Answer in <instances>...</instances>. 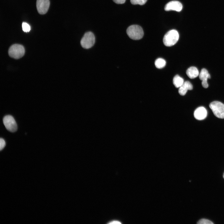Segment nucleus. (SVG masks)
<instances>
[{
  "instance_id": "nucleus-1",
  "label": "nucleus",
  "mask_w": 224,
  "mask_h": 224,
  "mask_svg": "<svg viewBox=\"0 0 224 224\" xmlns=\"http://www.w3.org/2000/svg\"><path fill=\"white\" fill-rule=\"evenodd\" d=\"M126 32L129 37L133 40L141 39L144 35L142 28L138 25L130 26L127 28Z\"/></svg>"
},
{
  "instance_id": "nucleus-2",
  "label": "nucleus",
  "mask_w": 224,
  "mask_h": 224,
  "mask_svg": "<svg viewBox=\"0 0 224 224\" xmlns=\"http://www.w3.org/2000/svg\"><path fill=\"white\" fill-rule=\"evenodd\" d=\"M179 39V34L178 31L175 30H171L168 31L164 35L163 42L166 46H171L175 44Z\"/></svg>"
},
{
  "instance_id": "nucleus-3",
  "label": "nucleus",
  "mask_w": 224,
  "mask_h": 224,
  "mask_svg": "<svg viewBox=\"0 0 224 224\" xmlns=\"http://www.w3.org/2000/svg\"><path fill=\"white\" fill-rule=\"evenodd\" d=\"M25 52L24 47L21 45L18 44L12 45L8 50L9 56L15 59H19L23 57Z\"/></svg>"
},
{
  "instance_id": "nucleus-4",
  "label": "nucleus",
  "mask_w": 224,
  "mask_h": 224,
  "mask_svg": "<svg viewBox=\"0 0 224 224\" xmlns=\"http://www.w3.org/2000/svg\"><path fill=\"white\" fill-rule=\"evenodd\" d=\"M95 37L93 33L89 31L86 33L80 41L81 46L85 49L92 47L95 43Z\"/></svg>"
},
{
  "instance_id": "nucleus-5",
  "label": "nucleus",
  "mask_w": 224,
  "mask_h": 224,
  "mask_svg": "<svg viewBox=\"0 0 224 224\" xmlns=\"http://www.w3.org/2000/svg\"><path fill=\"white\" fill-rule=\"evenodd\" d=\"M209 107L214 115L220 119H224V104L218 101H214L209 105Z\"/></svg>"
},
{
  "instance_id": "nucleus-6",
  "label": "nucleus",
  "mask_w": 224,
  "mask_h": 224,
  "mask_svg": "<svg viewBox=\"0 0 224 224\" xmlns=\"http://www.w3.org/2000/svg\"><path fill=\"white\" fill-rule=\"evenodd\" d=\"M3 123L6 128L11 132H14L17 130V125L14 118L11 115H7L3 118Z\"/></svg>"
},
{
  "instance_id": "nucleus-7",
  "label": "nucleus",
  "mask_w": 224,
  "mask_h": 224,
  "mask_svg": "<svg viewBox=\"0 0 224 224\" xmlns=\"http://www.w3.org/2000/svg\"><path fill=\"white\" fill-rule=\"evenodd\" d=\"M50 5L49 0H37L36 7L38 12L41 14H45Z\"/></svg>"
},
{
  "instance_id": "nucleus-8",
  "label": "nucleus",
  "mask_w": 224,
  "mask_h": 224,
  "mask_svg": "<svg viewBox=\"0 0 224 224\" xmlns=\"http://www.w3.org/2000/svg\"><path fill=\"white\" fill-rule=\"evenodd\" d=\"M182 5L179 1H173L168 2L165 6L164 9L166 11H175L180 12L182 8Z\"/></svg>"
},
{
  "instance_id": "nucleus-9",
  "label": "nucleus",
  "mask_w": 224,
  "mask_h": 224,
  "mask_svg": "<svg viewBox=\"0 0 224 224\" xmlns=\"http://www.w3.org/2000/svg\"><path fill=\"white\" fill-rule=\"evenodd\" d=\"M207 112L206 109L203 107H199L197 108L194 113L196 119L201 120L205 119L207 116Z\"/></svg>"
},
{
  "instance_id": "nucleus-10",
  "label": "nucleus",
  "mask_w": 224,
  "mask_h": 224,
  "mask_svg": "<svg viewBox=\"0 0 224 224\" xmlns=\"http://www.w3.org/2000/svg\"><path fill=\"white\" fill-rule=\"evenodd\" d=\"M193 89V86L191 83L188 81L184 82L182 85L180 87L179 93L181 96L184 95L188 90Z\"/></svg>"
},
{
  "instance_id": "nucleus-11",
  "label": "nucleus",
  "mask_w": 224,
  "mask_h": 224,
  "mask_svg": "<svg viewBox=\"0 0 224 224\" xmlns=\"http://www.w3.org/2000/svg\"><path fill=\"white\" fill-rule=\"evenodd\" d=\"M186 73L191 79L195 78L199 75L198 69L195 67H191L188 68L186 70Z\"/></svg>"
},
{
  "instance_id": "nucleus-12",
  "label": "nucleus",
  "mask_w": 224,
  "mask_h": 224,
  "mask_svg": "<svg viewBox=\"0 0 224 224\" xmlns=\"http://www.w3.org/2000/svg\"><path fill=\"white\" fill-rule=\"evenodd\" d=\"M199 78L202 81H207L208 79L210 78V75L207 70L203 68L199 74Z\"/></svg>"
},
{
  "instance_id": "nucleus-13",
  "label": "nucleus",
  "mask_w": 224,
  "mask_h": 224,
  "mask_svg": "<svg viewBox=\"0 0 224 224\" xmlns=\"http://www.w3.org/2000/svg\"><path fill=\"white\" fill-rule=\"evenodd\" d=\"M173 83L176 88L180 87L184 82L183 79L178 75H175L173 79Z\"/></svg>"
},
{
  "instance_id": "nucleus-14",
  "label": "nucleus",
  "mask_w": 224,
  "mask_h": 224,
  "mask_svg": "<svg viewBox=\"0 0 224 224\" xmlns=\"http://www.w3.org/2000/svg\"><path fill=\"white\" fill-rule=\"evenodd\" d=\"M156 67L158 68H161L164 67L166 64L165 60L162 58H158L156 60L155 63Z\"/></svg>"
},
{
  "instance_id": "nucleus-15",
  "label": "nucleus",
  "mask_w": 224,
  "mask_h": 224,
  "mask_svg": "<svg viewBox=\"0 0 224 224\" xmlns=\"http://www.w3.org/2000/svg\"><path fill=\"white\" fill-rule=\"evenodd\" d=\"M22 29L25 32H28L30 30V27L27 23L23 22L22 23Z\"/></svg>"
},
{
  "instance_id": "nucleus-16",
  "label": "nucleus",
  "mask_w": 224,
  "mask_h": 224,
  "mask_svg": "<svg viewBox=\"0 0 224 224\" xmlns=\"http://www.w3.org/2000/svg\"><path fill=\"white\" fill-rule=\"evenodd\" d=\"M147 0H130L131 3L134 5H143L145 4Z\"/></svg>"
},
{
  "instance_id": "nucleus-17",
  "label": "nucleus",
  "mask_w": 224,
  "mask_h": 224,
  "mask_svg": "<svg viewBox=\"0 0 224 224\" xmlns=\"http://www.w3.org/2000/svg\"><path fill=\"white\" fill-rule=\"evenodd\" d=\"M199 224H212L213 223L211 221L205 219H203L199 220L198 222Z\"/></svg>"
},
{
  "instance_id": "nucleus-18",
  "label": "nucleus",
  "mask_w": 224,
  "mask_h": 224,
  "mask_svg": "<svg viewBox=\"0 0 224 224\" xmlns=\"http://www.w3.org/2000/svg\"><path fill=\"white\" fill-rule=\"evenodd\" d=\"M6 145V143L4 139L2 138L0 139V150H2L4 147Z\"/></svg>"
},
{
  "instance_id": "nucleus-19",
  "label": "nucleus",
  "mask_w": 224,
  "mask_h": 224,
  "mask_svg": "<svg viewBox=\"0 0 224 224\" xmlns=\"http://www.w3.org/2000/svg\"><path fill=\"white\" fill-rule=\"evenodd\" d=\"M115 3L118 4H122L124 3L126 0H113Z\"/></svg>"
},
{
  "instance_id": "nucleus-20",
  "label": "nucleus",
  "mask_w": 224,
  "mask_h": 224,
  "mask_svg": "<svg viewBox=\"0 0 224 224\" xmlns=\"http://www.w3.org/2000/svg\"><path fill=\"white\" fill-rule=\"evenodd\" d=\"M202 85L203 86L204 88H207L208 86V85L207 81H202Z\"/></svg>"
},
{
  "instance_id": "nucleus-21",
  "label": "nucleus",
  "mask_w": 224,
  "mask_h": 224,
  "mask_svg": "<svg viewBox=\"0 0 224 224\" xmlns=\"http://www.w3.org/2000/svg\"><path fill=\"white\" fill-rule=\"evenodd\" d=\"M108 224H121V223L118 221L117 220H114L112 221H110L108 223Z\"/></svg>"
},
{
  "instance_id": "nucleus-22",
  "label": "nucleus",
  "mask_w": 224,
  "mask_h": 224,
  "mask_svg": "<svg viewBox=\"0 0 224 224\" xmlns=\"http://www.w3.org/2000/svg\"></svg>"
}]
</instances>
